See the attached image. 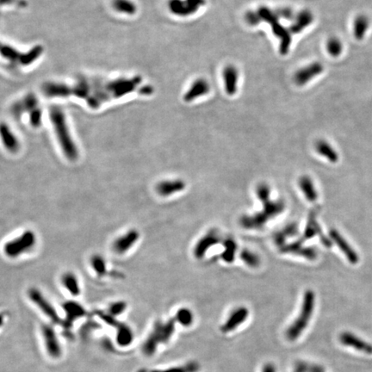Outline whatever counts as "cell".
<instances>
[{"label":"cell","instance_id":"5bb4252c","mask_svg":"<svg viewBox=\"0 0 372 372\" xmlns=\"http://www.w3.org/2000/svg\"><path fill=\"white\" fill-rule=\"evenodd\" d=\"M281 253L283 254H294L298 256L305 258L309 260H315L317 258V252L314 247H306L303 242L298 240L291 244H285L280 248Z\"/></svg>","mask_w":372,"mask_h":372},{"label":"cell","instance_id":"e0dca14e","mask_svg":"<svg viewBox=\"0 0 372 372\" xmlns=\"http://www.w3.org/2000/svg\"><path fill=\"white\" fill-rule=\"evenodd\" d=\"M139 238L140 233L136 229L128 231L125 234L115 240V242L113 243V250L116 254H125L137 242Z\"/></svg>","mask_w":372,"mask_h":372},{"label":"cell","instance_id":"9a60e30c","mask_svg":"<svg viewBox=\"0 0 372 372\" xmlns=\"http://www.w3.org/2000/svg\"><path fill=\"white\" fill-rule=\"evenodd\" d=\"M221 240H222V238H221L220 233L216 230L210 231L204 236L202 237L195 246V249H194L195 257L196 259H202L204 257L207 251L209 250L210 247L220 243Z\"/></svg>","mask_w":372,"mask_h":372},{"label":"cell","instance_id":"f6af8a7d","mask_svg":"<svg viewBox=\"0 0 372 372\" xmlns=\"http://www.w3.org/2000/svg\"><path fill=\"white\" fill-rule=\"evenodd\" d=\"M262 372H276V368L272 364H266L263 368Z\"/></svg>","mask_w":372,"mask_h":372},{"label":"cell","instance_id":"d6a6232c","mask_svg":"<svg viewBox=\"0 0 372 372\" xmlns=\"http://www.w3.org/2000/svg\"><path fill=\"white\" fill-rule=\"evenodd\" d=\"M240 259L242 260L244 263L250 266V267H258L260 264V259L258 256L257 254H254L250 250L244 249L240 253Z\"/></svg>","mask_w":372,"mask_h":372},{"label":"cell","instance_id":"ffe728a7","mask_svg":"<svg viewBox=\"0 0 372 372\" xmlns=\"http://www.w3.org/2000/svg\"><path fill=\"white\" fill-rule=\"evenodd\" d=\"M210 85L204 78H198L193 82L188 92L184 96L186 102H191L210 92Z\"/></svg>","mask_w":372,"mask_h":372},{"label":"cell","instance_id":"52a82bcc","mask_svg":"<svg viewBox=\"0 0 372 372\" xmlns=\"http://www.w3.org/2000/svg\"><path fill=\"white\" fill-rule=\"evenodd\" d=\"M29 298L34 304L37 306L39 309L45 315H47V317L50 319L52 322L55 324L62 323L61 318H60V315H58L55 308L51 305L50 302L47 301V299L44 298V296L41 294L37 289H35V288L31 289L29 291Z\"/></svg>","mask_w":372,"mask_h":372},{"label":"cell","instance_id":"8992f818","mask_svg":"<svg viewBox=\"0 0 372 372\" xmlns=\"http://www.w3.org/2000/svg\"><path fill=\"white\" fill-rule=\"evenodd\" d=\"M97 314L108 325L116 329V341L120 346H129L132 343L134 340V333L129 326L118 322L110 314H106L104 312H98Z\"/></svg>","mask_w":372,"mask_h":372},{"label":"cell","instance_id":"1f68e13d","mask_svg":"<svg viewBox=\"0 0 372 372\" xmlns=\"http://www.w3.org/2000/svg\"><path fill=\"white\" fill-rule=\"evenodd\" d=\"M175 320L181 325L189 327L192 324L194 316L192 312L190 311L189 308H180L179 311L177 312Z\"/></svg>","mask_w":372,"mask_h":372},{"label":"cell","instance_id":"ac0fdd59","mask_svg":"<svg viewBox=\"0 0 372 372\" xmlns=\"http://www.w3.org/2000/svg\"><path fill=\"white\" fill-rule=\"evenodd\" d=\"M248 315H249V310L247 308L239 307L235 308L222 327V331L223 333H229L236 329L239 326L246 322Z\"/></svg>","mask_w":372,"mask_h":372},{"label":"cell","instance_id":"277c9868","mask_svg":"<svg viewBox=\"0 0 372 372\" xmlns=\"http://www.w3.org/2000/svg\"><path fill=\"white\" fill-rule=\"evenodd\" d=\"M175 318L168 322H157L152 328L148 338L142 345V352L147 356H152L155 353L159 344L169 341L175 330Z\"/></svg>","mask_w":372,"mask_h":372},{"label":"cell","instance_id":"603a6c76","mask_svg":"<svg viewBox=\"0 0 372 372\" xmlns=\"http://www.w3.org/2000/svg\"><path fill=\"white\" fill-rule=\"evenodd\" d=\"M0 137L3 147L11 152H16L20 148L19 142L5 123H0Z\"/></svg>","mask_w":372,"mask_h":372},{"label":"cell","instance_id":"2e32d148","mask_svg":"<svg viewBox=\"0 0 372 372\" xmlns=\"http://www.w3.org/2000/svg\"><path fill=\"white\" fill-rule=\"evenodd\" d=\"M63 308L66 313V319L62 322V326L67 329H70L76 320L81 318L86 314L84 307L77 301H66L63 304Z\"/></svg>","mask_w":372,"mask_h":372},{"label":"cell","instance_id":"d590c367","mask_svg":"<svg viewBox=\"0 0 372 372\" xmlns=\"http://www.w3.org/2000/svg\"><path fill=\"white\" fill-rule=\"evenodd\" d=\"M258 12L260 14L261 20L266 22L268 24H273L277 21H279L278 14L276 11L271 10L270 8L266 6H260L258 10Z\"/></svg>","mask_w":372,"mask_h":372},{"label":"cell","instance_id":"8d00e7d4","mask_svg":"<svg viewBox=\"0 0 372 372\" xmlns=\"http://www.w3.org/2000/svg\"><path fill=\"white\" fill-rule=\"evenodd\" d=\"M92 265L93 270L99 276L105 275L107 271L105 260L100 255H95L92 258Z\"/></svg>","mask_w":372,"mask_h":372},{"label":"cell","instance_id":"7a4b0ae2","mask_svg":"<svg viewBox=\"0 0 372 372\" xmlns=\"http://www.w3.org/2000/svg\"><path fill=\"white\" fill-rule=\"evenodd\" d=\"M50 116L54 132L56 134L58 141L65 155L70 160H75L78 158V149L72 139L64 113L60 109L53 108L51 110Z\"/></svg>","mask_w":372,"mask_h":372},{"label":"cell","instance_id":"f35d334b","mask_svg":"<svg viewBox=\"0 0 372 372\" xmlns=\"http://www.w3.org/2000/svg\"><path fill=\"white\" fill-rule=\"evenodd\" d=\"M126 308H127V303L125 301H115L110 306L109 314L113 317H115V316L122 314L123 312L125 311Z\"/></svg>","mask_w":372,"mask_h":372},{"label":"cell","instance_id":"30bf717a","mask_svg":"<svg viewBox=\"0 0 372 372\" xmlns=\"http://www.w3.org/2000/svg\"><path fill=\"white\" fill-rule=\"evenodd\" d=\"M41 333L44 338L45 347L47 354L54 359L60 358L62 353L61 344L53 327L47 324L42 325Z\"/></svg>","mask_w":372,"mask_h":372},{"label":"cell","instance_id":"3957f363","mask_svg":"<svg viewBox=\"0 0 372 372\" xmlns=\"http://www.w3.org/2000/svg\"><path fill=\"white\" fill-rule=\"evenodd\" d=\"M315 304V295L312 291L305 292L301 304V311L298 318L292 322L286 331V337L290 341L297 340L299 336L304 332L308 327V322L311 320Z\"/></svg>","mask_w":372,"mask_h":372},{"label":"cell","instance_id":"cb8c5ba5","mask_svg":"<svg viewBox=\"0 0 372 372\" xmlns=\"http://www.w3.org/2000/svg\"><path fill=\"white\" fill-rule=\"evenodd\" d=\"M314 21V16L311 11L308 10H303L300 11L296 17V20L290 27V31L291 34H298L301 31H304L306 28H308Z\"/></svg>","mask_w":372,"mask_h":372},{"label":"cell","instance_id":"44dd1931","mask_svg":"<svg viewBox=\"0 0 372 372\" xmlns=\"http://www.w3.org/2000/svg\"><path fill=\"white\" fill-rule=\"evenodd\" d=\"M238 79H239V73L235 67H233L232 65H228L224 68V87L227 95L233 96L236 93L237 88H238Z\"/></svg>","mask_w":372,"mask_h":372},{"label":"cell","instance_id":"7402d4cb","mask_svg":"<svg viewBox=\"0 0 372 372\" xmlns=\"http://www.w3.org/2000/svg\"><path fill=\"white\" fill-rule=\"evenodd\" d=\"M186 188V184L183 180H166L158 184L156 191L162 196H172L177 192L182 191Z\"/></svg>","mask_w":372,"mask_h":372},{"label":"cell","instance_id":"e575fe53","mask_svg":"<svg viewBox=\"0 0 372 372\" xmlns=\"http://www.w3.org/2000/svg\"><path fill=\"white\" fill-rule=\"evenodd\" d=\"M327 50L333 57H338L343 52V44L338 38H330L327 43Z\"/></svg>","mask_w":372,"mask_h":372},{"label":"cell","instance_id":"6da1fadb","mask_svg":"<svg viewBox=\"0 0 372 372\" xmlns=\"http://www.w3.org/2000/svg\"><path fill=\"white\" fill-rule=\"evenodd\" d=\"M263 210L251 216H243L240 218V223L244 228L250 230H258L264 227V225L271 219L278 217L285 209L283 200L272 201L270 199L261 202Z\"/></svg>","mask_w":372,"mask_h":372},{"label":"cell","instance_id":"bcb514c9","mask_svg":"<svg viewBox=\"0 0 372 372\" xmlns=\"http://www.w3.org/2000/svg\"><path fill=\"white\" fill-rule=\"evenodd\" d=\"M3 322H4V315L0 314V328L3 325Z\"/></svg>","mask_w":372,"mask_h":372},{"label":"cell","instance_id":"60d3db41","mask_svg":"<svg viewBox=\"0 0 372 372\" xmlns=\"http://www.w3.org/2000/svg\"><path fill=\"white\" fill-rule=\"evenodd\" d=\"M246 21L248 24H250L252 26H255L260 23L261 18L260 17V14L258 11H254V10H250V11H247L246 16H245Z\"/></svg>","mask_w":372,"mask_h":372},{"label":"cell","instance_id":"ba28073f","mask_svg":"<svg viewBox=\"0 0 372 372\" xmlns=\"http://www.w3.org/2000/svg\"><path fill=\"white\" fill-rule=\"evenodd\" d=\"M316 217H317V211H316V210H312L311 212L308 215V222L306 224L304 233L299 240L301 242H304L306 240H310L312 238L318 235L322 243L327 247H330L333 241H331L328 239V237L323 234L322 228L319 225Z\"/></svg>","mask_w":372,"mask_h":372},{"label":"cell","instance_id":"74e56055","mask_svg":"<svg viewBox=\"0 0 372 372\" xmlns=\"http://www.w3.org/2000/svg\"><path fill=\"white\" fill-rule=\"evenodd\" d=\"M258 198L260 202L271 198V189L266 184H260L256 189Z\"/></svg>","mask_w":372,"mask_h":372},{"label":"cell","instance_id":"83f0119b","mask_svg":"<svg viewBox=\"0 0 372 372\" xmlns=\"http://www.w3.org/2000/svg\"><path fill=\"white\" fill-rule=\"evenodd\" d=\"M369 18L365 15H359L356 17L353 25V33L357 40H363L369 30Z\"/></svg>","mask_w":372,"mask_h":372},{"label":"cell","instance_id":"f1b7e54d","mask_svg":"<svg viewBox=\"0 0 372 372\" xmlns=\"http://www.w3.org/2000/svg\"><path fill=\"white\" fill-rule=\"evenodd\" d=\"M223 252L222 253V259L226 263H232L234 260L237 251V244L232 238H227L223 242Z\"/></svg>","mask_w":372,"mask_h":372},{"label":"cell","instance_id":"ee69618b","mask_svg":"<svg viewBox=\"0 0 372 372\" xmlns=\"http://www.w3.org/2000/svg\"><path fill=\"white\" fill-rule=\"evenodd\" d=\"M276 12L278 14V17H284V18H286V19H291L293 17V12L289 8H282V9H279Z\"/></svg>","mask_w":372,"mask_h":372},{"label":"cell","instance_id":"4fadbf2b","mask_svg":"<svg viewBox=\"0 0 372 372\" xmlns=\"http://www.w3.org/2000/svg\"><path fill=\"white\" fill-rule=\"evenodd\" d=\"M339 341L341 342L342 345L352 347L357 351L364 352L368 355L372 354V345L366 340H364L357 335L350 333V332H344L339 336Z\"/></svg>","mask_w":372,"mask_h":372},{"label":"cell","instance_id":"d6986e66","mask_svg":"<svg viewBox=\"0 0 372 372\" xmlns=\"http://www.w3.org/2000/svg\"><path fill=\"white\" fill-rule=\"evenodd\" d=\"M271 26L273 34L280 39L279 49H280L281 54H283V55L287 54L291 45V31H290V30H287L286 28H284L279 23V21H277L273 24H271Z\"/></svg>","mask_w":372,"mask_h":372},{"label":"cell","instance_id":"836d02e7","mask_svg":"<svg viewBox=\"0 0 372 372\" xmlns=\"http://www.w3.org/2000/svg\"><path fill=\"white\" fill-rule=\"evenodd\" d=\"M294 372H326V371L324 367L319 365L299 361L295 366Z\"/></svg>","mask_w":372,"mask_h":372},{"label":"cell","instance_id":"5b68a950","mask_svg":"<svg viewBox=\"0 0 372 372\" xmlns=\"http://www.w3.org/2000/svg\"><path fill=\"white\" fill-rule=\"evenodd\" d=\"M36 233L31 230L25 231L20 236L17 237L4 244L3 252L8 257H19L22 254L31 250L36 245Z\"/></svg>","mask_w":372,"mask_h":372},{"label":"cell","instance_id":"4dcf8cb0","mask_svg":"<svg viewBox=\"0 0 372 372\" xmlns=\"http://www.w3.org/2000/svg\"><path fill=\"white\" fill-rule=\"evenodd\" d=\"M112 5L119 12L133 15L136 13V5L131 0H113Z\"/></svg>","mask_w":372,"mask_h":372},{"label":"cell","instance_id":"d4e9b609","mask_svg":"<svg viewBox=\"0 0 372 372\" xmlns=\"http://www.w3.org/2000/svg\"><path fill=\"white\" fill-rule=\"evenodd\" d=\"M299 186L306 199L308 200L309 203H314L318 199V192L315 189L311 178L307 175L301 176L299 180Z\"/></svg>","mask_w":372,"mask_h":372},{"label":"cell","instance_id":"9c48e42d","mask_svg":"<svg viewBox=\"0 0 372 372\" xmlns=\"http://www.w3.org/2000/svg\"><path fill=\"white\" fill-rule=\"evenodd\" d=\"M204 4L205 0H169L168 2L170 11L180 17L192 15Z\"/></svg>","mask_w":372,"mask_h":372},{"label":"cell","instance_id":"4316f807","mask_svg":"<svg viewBox=\"0 0 372 372\" xmlns=\"http://www.w3.org/2000/svg\"><path fill=\"white\" fill-rule=\"evenodd\" d=\"M298 233V225L296 223L288 224L287 226L283 227L281 230L278 231L273 235L275 243L278 245V247H284L285 245V241L288 238L295 236Z\"/></svg>","mask_w":372,"mask_h":372},{"label":"cell","instance_id":"ab89813d","mask_svg":"<svg viewBox=\"0 0 372 372\" xmlns=\"http://www.w3.org/2000/svg\"><path fill=\"white\" fill-rule=\"evenodd\" d=\"M198 370V365L195 363H190L187 366L183 367H176V368H172V369L164 371V372H159V371H154L151 372H195Z\"/></svg>","mask_w":372,"mask_h":372},{"label":"cell","instance_id":"7bdbcfd3","mask_svg":"<svg viewBox=\"0 0 372 372\" xmlns=\"http://www.w3.org/2000/svg\"><path fill=\"white\" fill-rule=\"evenodd\" d=\"M41 112H39L38 110L33 111V113L31 115V122L32 126L38 127L41 123Z\"/></svg>","mask_w":372,"mask_h":372},{"label":"cell","instance_id":"8fae6325","mask_svg":"<svg viewBox=\"0 0 372 372\" xmlns=\"http://www.w3.org/2000/svg\"><path fill=\"white\" fill-rule=\"evenodd\" d=\"M329 237L331 238L333 242H335L342 253L344 254L347 260L352 264H356L359 263V256L356 253V251L351 247V245L347 242L344 237L342 236L341 233L338 230L333 228L329 232Z\"/></svg>","mask_w":372,"mask_h":372},{"label":"cell","instance_id":"484cf974","mask_svg":"<svg viewBox=\"0 0 372 372\" xmlns=\"http://www.w3.org/2000/svg\"><path fill=\"white\" fill-rule=\"evenodd\" d=\"M315 150L320 155L324 157L331 163H337L338 161V153L336 152L333 147L324 140H320L315 144Z\"/></svg>","mask_w":372,"mask_h":372},{"label":"cell","instance_id":"7c38bea8","mask_svg":"<svg viewBox=\"0 0 372 372\" xmlns=\"http://www.w3.org/2000/svg\"><path fill=\"white\" fill-rule=\"evenodd\" d=\"M324 70L320 62H314L298 70L294 76V80L298 85H304L316 78Z\"/></svg>","mask_w":372,"mask_h":372},{"label":"cell","instance_id":"b9f144b4","mask_svg":"<svg viewBox=\"0 0 372 372\" xmlns=\"http://www.w3.org/2000/svg\"><path fill=\"white\" fill-rule=\"evenodd\" d=\"M0 54L10 60H17V58L19 57L17 51L13 50L2 43H0Z\"/></svg>","mask_w":372,"mask_h":372},{"label":"cell","instance_id":"f546056e","mask_svg":"<svg viewBox=\"0 0 372 372\" xmlns=\"http://www.w3.org/2000/svg\"><path fill=\"white\" fill-rule=\"evenodd\" d=\"M62 284L73 296H78L80 293V287L78 278L74 273L67 272L62 277Z\"/></svg>","mask_w":372,"mask_h":372}]
</instances>
